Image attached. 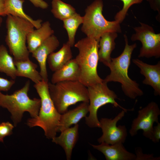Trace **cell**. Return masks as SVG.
<instances>
[{"mask_svg":"<svg viewBox=\"0 0 160 160\" xmlns=\"http://www.w3.org/2000/svg\"><path fill=\"white\" fill-rule=\"evenodd\" d=\"M160 139V123H157V125L153 127V129L150 140L156 143L159 142Z\"/></svg>","mask_w":160,"mask_h":160,"instance_id":"obj_31","label":"cell"},{"mask_svg":"<svg viewBox=\"0 0 160 160\" xmlns=\"http://www.w3.org/2000/svg\"><path fill=\"white\" fill-rule=\"evenodd\" d=\"M15 83V80H8L0 77V92L9 90Z\"/></svg>","mask_w":160,"mask_h":160,"instance_id":"obj_29","label":"cell"},{"mask_svg":"<svg viewBox=\"0 0 160 160\" xmlns=\"http://www.w3.org/2000/svg\"><path fill=\"white\" fill-rule=\"evenodd\" d=\"M90 144L94 148L102 153L107 160H135V154L127 151L123 143L112 145L104 143L98 145Z\"/></svg>","mask_w":160,"mask_h":160,"instance_id":"obj_14","label":"cell"},{"mask_svg":"<svg viewBox=\"0 0 160 160\" xmlns=\"http://www.w3.org/2000/svg\"><path fill=\"white\" fill-rule=\"evenodd\" d=\"M30 82L28 81L20 89L11 95L0 92V107L10 113L14 126L21 121L24 112H28L32 118L38 115L41 106L40 98H30L28 95Z\"/></svg>","mask_w":160,"mask_h":160,"instance_id":"obj_4","label":"cell"},{"mask_svg":"<svg viewBox=\"0 0 160 160\" xmlns=\"http://www.w3.org/2000/svg\"><path fill=\"white\" fill-rule=\"evenodd\" d=\"M133 63L140 69V72L145 77L142 83L151 86L155 96L160 95V61L154 65L144 62L138 59L132 60Z\"/></svg>","mask_w":160,"mask_h":160,"instance_id":"obj_13","label":"cell"},{"mask_svg":"<svg viewBox=\"0 0 160 160\" xmlns=\"http://www.w3.org/2000/svg\"><path fill=\"white\" fill-rule=\"evenodd\" d=\"M50 97L58 112L63 114L71 105L79 102L89 103L87 88L80 82L65 81L48 82Z\"/></svg>","mask_w":160,"mask_h":160,"instance_id":"obj_5","label":"cell"},{"mask_svg":"<svg viewBox=\"0 0 160 160\" xmlns=\"http://www.w3.org/2000/svg\"><path fill=\"white\" fill-rule=\"evenodd\" d=\"M160 110L158 104L152 101L138 111L137 117L132 121L129 133L132 136L136 135L140 130L143 131V134L150 139L154 122H159Z\"/></svg>","mask_w":160,"mask_h":160,"instance_id":"obj_10","label":"cell"},{"mask_svg":"<svg viewBox=\"0 0 160 160\" xmlns=\"http://www.w3.org/2000/svg\"><path fill=\"white\" fill-rule=\"evenodd\" d=\"M16 69L17 76L28 78L35 84L41 81L42 77L39 72L36 70L37 65L31 61L30 59L25 60H14Z\"/></svg>","mask_w":160,"mask_h":160,"instance_id":"obj_22","label":"cell"},{"mask_svg":"<svg viewBox=\"0 0 160 160\" xmlns=\"http://www.w3.org/2000/svg\"><path fill=\"white\" fill-rule=\"evenodd\" d=\"M7 33L5 41L14 60L29 59L30 53L26 45L28 34L34 30L30 22L11 15H7L6 21Z\"/></svg>","mask_w":160,"mask_h":160,"instance_id":"obj_6","label":"cell"},{"mask_svg":"<svg viewBox=\"0 0 160 160\" xmlns=\"http://www.w3.org/2000/svg\"><path fill=\"white\" fill-rule=\"evenodd\" d=\"M60 42L53 34L44 41L31 53L32 56L37 61L40 68L39 72L42 80L48 82L46 63L48 56L58 47Z\"/></svg>","mask_w":160,"mask_h":160,"instance_id":"obj_12","label":"cell"},{"mask_svg":"<svg viewBox=\"0 0 160 160\" xmlns=\"http://www.w3.org/2000/svg\"><path fill=\"white\" fill-rule=\"evenodd\" d=\"M83 17L76 12L70 17L63 20V26L68 35L67 42L71 47L75 44V37L79 26L83 22Z\"/></svg>","mask_w":160,"mask_h":160,"instance_id":"obj_24","label":"cell"},{"mask_svg":"<svg viewBox=\"0 0 160 160\" xmlns=\"http://www.w3.org/2000/svg\"><path fill=\"white\" fill-rule=\"evenodd\" d=\"M103 0H95L85 10L81 31L87 36L99 41L101 36L109 32L121 33L120 23L114 20L109 21L103 14Z\"/></svg>","mask_w":160,"mask_h":160,"instance_id":"obj_7","label":"cell"},{"mask_svg":"<svg viewBox=\"0 0 160 160\" xmlns=\"http://www.w3.org/2000/svg\"><path fill=\"white\" fill-rule=\"evenodd\" d=\"M136 158L135 160H159L160 157H155L152 154H144L140 148L137 147L135 149Z\"/></svg>","mask_w":160,"mask_h":160,"instance_id":"obj_28","label":"cell"},{"mask_svg":"<svg viewBox=\"0 0 160 160\" xmlns=\"http://www.w3.org/2000/svg\"><path fill=\"white\" fill-rule=\"evenodd\" d=\"M51 6V12L54 17L62 21L76 12L75 9L72 6L61 0H52Z\"/></svg>","mask_w":160,"mask_h":160,"instance_id":"obj_25","label":"cell"},{"mask_svg":"<svg viewBox=\"0 0 160 160\" xmlns=\"http://www.w3.org/2000/svg\"><path fill=\"white\" fill-rule=\"evenodd\" d=\"M117 33L116 32L105 33L101 36L99 41V61L108 67L111 61V54L115 47Z\"/></svg>","mask_w":160,"mask_h":160,"instance_id":"obj_17","label":"cell"},{"mask_svg":"<svg viewBox=\"0 0 160 160\" xmlns=\"http://www.w3.org/2000/svg\"><path fill=\"white\" fill-rule=\"evenodd\" d=\"M89 103L83 102L76 108L61 114L58 132L63 131L76 124L89 112Z\"/></svg>","mask_w":160,"mask_h":160,"instance_id":"obj_16","label":"cell"},{"mask_svg":"<svg viewBox=\"0 0 160 160\" xmlns=\"http://www.w3.org/2000/svg\"><path fill=\"white\" fill-rule=\"evenodd\" d=\"M14 126L8 121L3 122L0 124V137L4 140L5 137L11 135Z\"/></svg>","mask_w":160,"mask_h":160,"instance_id":"obj_27","label":"cell"},{"mask_svg":"<svg viewBox=\"0 0 160 160\" xmlns=\"http://www.w3.org/2000/svg\"><path fill=\"white\" fill-rule=\"evenodd\" d=\"M80 69L75 58L72 59L60 69L54 72L51 83L55 84L65 81H78Z\"/></svg>","mask_w":160,"mask_h":160,"instance_id":"obj_18","label":"cell"},{"mask_svg":"<svg viewBox=\"0 0 160 160\" xmlns=\"http://www.w3.org/2000/svg\"><path fill=\"white\" fill-rule=\"evenodd\" d=\"M4 0H0V16H7L4 7Z\"/></svg>","mask_w":160,"mask_h":160,"instance_id":"obj_33","label":"cell"},{"mask_svg":"<svg viewBox=\"0 0 160 160\" xmlns=\"http://www.w3.org/2000/svg\"><path fill=\"white\" fill-rule=\"evenodd\" d=\"M2 17H1V16H0V26H1V23L2 22Z\"/></svg>","mask_w":160,"mask_h":160,"instance_id":"obj_34","label":"cell"},{"mask_svg":"<svg viewBox=\"0 0 160 160\" xmlns=\"http://www.w3.org/2000/svg\"><path fill=\"white\" fill-rule=\"evenodd\" d=\"M54 32L48 21L42 23L39 28L30 32L27 35L26 41L29 52L32 53Z\"/></svg>","mask_w":160,"mask_h":160,"instance_id":"obj_19","label":"cell"},{"mask_svg":"<svg viewBox=\"0 0 160 160\" xmlns=\"http://www.w3.org/2000/svg\"><path fill=\"white\" fill-rule=\"evenodd\" d=\"M124 37L125 43L124 49L119 56L111 58L108 67L110 70V73L103 79V81L107 83L111 81L120 83L124 94L128 97L134 99L143 94L139 84L132 79L128 74L132 55L137 45L136 43L129 45L127 35L124 34Z\"/></svg>","mask_w":160,"mask_h":160,"instance_id":"obj_1","label":"cell"},{"mask_svg":"<svg viewBox=\"0 0 160 160\" xmlns=\"http://www.w3.org/2000/svg\"><path fill=\"white\" fill-rule=\"evenodd\" d=\"M24 0H4V7L7 16L11 15L25 20L30 22L36 29L41 25L42 21L39 19L34 20L24 11Z\"/></svg>","mask_w":160,"mask_h":160,"instance_id":"obj_21","label":"cell"},{"mask_svg":"<svg viewBox=\"0 0 160 160\" xmlns=\"http://www.w3.org/2000/svg\"><path fill=\"white\" fill-rule=\"evenodd\" d=\"M35 7L45 9L48 7V4L43 0H29Z\"/></svg>","mask_w":160,"mask_h":160,"instance_id":"obj_32","label":"cell"},{"mask_svg":"<svg viewBox=\"0 0 160 160\" xmlns=\"http://www.w3.org/2000/svg\"><path fill=\"white\" fill-rule=\"evenodd\" d=\"M148 3L151 8L155 11H157L156 20L160 22V0H146Z\"/></svg>","mask_w":160,"mask_h":160,"instance_id":"obj_30","label":"cell"},{"mask_svg":"<svg viewBox=\"0 0 160 160\" xmlns=\"http://www.w3.org/2000/svg\"><path fill=\"white\" fill-rule=\"evenodd\" d=\"M125 112L122 110L113 119L105 118L101 119L100 128L103 134L97 139L100 143H104L112 145L125 142L127 135L126 127L124 125L117 126L116 124L124 116Z\"/></svg>","mask_w":160,"mask_h":160,"instance_id":"obj_11","label":"cell"},{"mask_svg":"<svg viewBox=\"0 0 160 160\" xmlns=\"http://www.w3.org/2000/svg\"><path fill=\"white\" fill-rule=\"evenodd\" d=\"M16 69L14 59L9 54L6 47L0 46V72L5 74L12 79L17 77Z\"/></svg>","mask_w":160,"mask_h":160,"instance_id":"obj_23","label":"cell"},{"mask_svg":"<svg viewBox=\"0 0 160 160\" xmlns=\"http://www.w3.org/2000/svg\"><path fill=\"white\" fill-rule=\"evenodd\" d=\"M139 23L140 26L133 28L135 33L131 37L132 41H139L141 43L138 57L159 58L160 33H155L153 28L147 24L141 22Z\"/></svg>","mask_w":160,"mask_h":160,"instance_id":"obj_9","label":"cell"},{"mask_svg":"<svg viewBox=\"0 0 160 160\" xmlns=\"http://www.w3.org/2000/svg\"><path fill=\"white\" fill-rule=\"evenodd\" d=\"M99 41L87 36L74 45L79 51L75 58L80 69L79 81L87 87L103 81L97 72Z\"/></svg>","mask_w":160,"mask_h":160,"instance_id":"obj_3","label":"cell"},{"mask_svg":"<svg viewBox=\"0 0 160 160\" xmlns=\"http://www.w3.org/2000/svg\"><path fill=\"white\" fill-rule=\"evenodd\" d=\"M79 127L78 124H75L61 132L59 136H56L52 139V142L63 149L67 160L71 159L73 150L78 140Z\"/></svg>","mask_w":160,"mask_h":160,"instance_id":"obj_15","label":"cell"},{"mask_svg":"<svg viewBox=\"0 0 160 160\" xmlns=\"http://www.w3.org/2000/svg\"><path fill=\"white\" fill-rule=\"evenodd\" d=\"M3 140H4L2 139L0 137V142H3Z\"/></svg>","mask_w":160,"mask_h":160,"instance_id":"obj_35","label":"cell"},{"mask_svg":"<svg viewBox=\"0 0 160 160\" xmlns=\"http://www.w3.org/2000/svg\"><path fill=\"white\" fill-rule=\"evenodd\" d=\"M72 58L71 47L67 42L57 51L53 52L48 56L47 62L50 69L55 72L60 69Z\"/></svg>","mask_w":160,"mask_h":160,"instance_id":"obj_20","label":"cell"},{"mask_svg":"<svg viewBox=\"0 0 160 160\" xmlns=\"http://www.w3.org/2000/svg\"><path fill=\"white\" fill-rule=\"evenodd\" d=\"M48 82L42 80L34 84V87L40 97L41 106L38 116L28 119L26 123L30 127H41L46 137L52 139L58 132L61 114L56 109L50 97Z\"/></svg>","mask_w":160,"mask_h":160,"instance_id":"obj_2","label":"cell"},{"mask_svg":"<svg viewBox=\"0 0 160 160\" xmlns=\"http://www.w3.org/2000/svg\"><path fill=\"white\" fill-rule=\"evenodd\" d=\"M107 83L103 81L100 83L89 86L87 88L89 98L88 116L85 118L86 124L91 128L100 127L97 112L98 109L103 106L111 104L116 107H119L126 112L130 109L124 108L120 105L116 100L118 99L115 93L108 87Z\"/></svg>","mask_w":160,"mask_h":160,"instance_id":"obj_8","label":"cell"},{"mask_svg":"<svg viewBox=\"0 0 160 160\" xmlns=\"http://www.w3.org/2000/svg\"><path fill=\"white\" fill-rule=\"evenodd\" d=\"M120 0L123 2V7L116 13L114 17V20L120 24L125 19L129 8L134 4H140L143 0Z\"/></svg>","mask_w":160,"mask_h":160,"instance_id":"obj_26","label":"cell"}]
</instances>
